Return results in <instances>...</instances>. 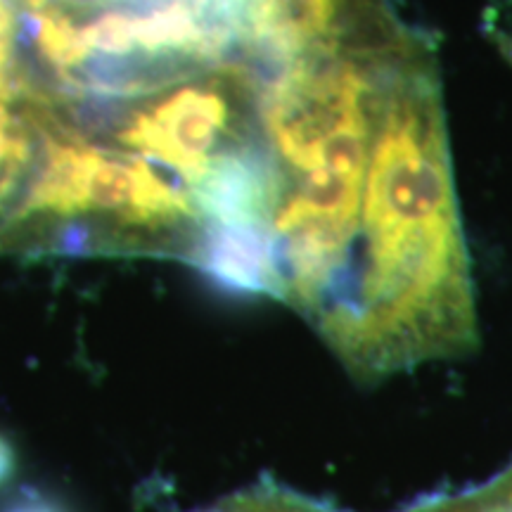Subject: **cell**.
<instances>
[{"label":"cell","instance_id":"obj_5","mask_svg":"<svg viewBox=\"0 0 512 512\" xmlns=\"http://www.w3.org/2000/svg\"><path fill=\"white\" fill-rule=\"evenodd\" d=\"M204 512H354L337 508L328 501L320 498L299 494V491L290 489V486L273 482V479H261L259 484L249 486V489L240 491L223 498L216 505H211Z\"/></svg>","mask_w":512,"mask_h":512},{"label":"cell","instance_id":"obj_4","mask_svg":"<svg viewBox=\"0 0 512 512\" xmlns=\"http://www.w3.org/2000/svg\"><path fill=\"white\" fill-rule=\"evenodd\" d=\"M0 98H31L27 22L17 0H0Z\"/></svg>","mask_w":512,"mask_h":512},{"label":"cell","instance_id":"obj_3","mask_svg":"<svg viewBox=\"0 0 512 512\" xmlns=\"http://www.w3.org/2000/svg\"><path fill=\"white\" fill-rule=\"evenodd\" d=\"M392 512H512V460L486 482L422 496Z\"/></svg>","mask_w":512,"mask_h":512},{"label":"cell","instance_id":"obj_2","mask_svg":"<svg viewBox=\"0 0 512 512\" xmlns=\"http://www.w3.org/2000/svg\"><path fill=\"white\" fill-rule=\"evenodd\" d=\"M46 152V102L0 98V254L27 209Z\"/></svg>","mask_w":512,"mask_h":512},{"label":"cell","instance_id":"obj_1","mask_svg":"<svg viewBox=\"0 0 512 512\" xmlns=\"http://www.w3.org/2000/svg\"><path fill=\"white\" fill-rule=\"evenodd\" d=\"M46 107V162L3 254L152 256L200 268L207 223L185 183Z\"/></svg>","mask_w":512,"mask_h":512}]
</instances>
